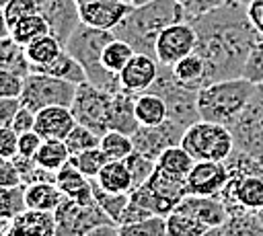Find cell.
I'll use <instances>...</instances> for the list:
<instances>
[{
    "label": "cell",
    "mask_w": 263,
    "mask_h": 236,
    "mask_svg": "<svg viewBox=\"0 0 263 236\" xmlns=\"http://www.w3.org/2000/svg\"><path fill=\"white\" fill-rule=\"evenodd\" d=\"M111 105L113 94L90 84L88 80L80 82L76 88V96L70 105L76 121L80 125H86L95 133L103 135L109 131V117H111Z\"/></svg>",
    "instance_id": "10"
},
{
    "label": "cell",
    "mask_w": 263,
    "mask_h": 236,
    "mask_svg": "<svg viewBox=\"0 0 263 236\" xmlns=\"http://www.w3.org/2000/svg\"><path fill=\"white\" fill-rule=\"evenodd\" d=\"M181 146L195 160H226L234 150V140L226 125L197 119L185 129Z\"/></svg>",
    "instance_id": "5"
},
{
    "label": "cell",
    "mask_w": 263,
    "mask_h": 236,
    "mask_svg": "<svg viewBox=\"0 0 263 236\" xmlns=\"http://www.w3.org/2000/svg\"><path fill=\"white\" fill-rule=\"evenodd\" d=\"M27 185H14V187H2L0 189V215L2 220H12L18 213H23L25 209H29L27 205Z\"/></svg>",
    "instance_id": "35"
},
{
    "label": "cell",
    "mask_w": 263,
    "mask_h": 236,
    "mask_svg": "<svg viewBox=\"0 0 263 236\" xmlns=\"http://www.w3.org/2000/svg\"><path fill=\"white\" fill-rule=\"evenodd\" d=\"M185 129L187 127H183L181 123H177L173 119H166L160 125H140L132 135L134 148L138 152H142L144 156H148L152 160H158V156L166 148L181 144V137H183Z\"/></svg>",
    "instance_id": "13"
},
{
    "label": "cell",
    "mask_w": 263,
    "mask_h": 236,
    "mask_svg": "<svg viewBox=\"0 0 263 236\" xmlns=\"http://www.w3.org/2000/svg\"><path fill=\"white\" fill-rule=\"evenodd\" d=\"M226 127L232 133L236 150L263 162V82L255 84L249 103Z\"/></svg>",
    "instance_id": "6"
},
{
    "label": "cell",
    "mask_w": 263,
    "mask_h": 236,
    "mask_svg": "<svg viewBox=\"0 0 263 236\" xmlns=\"http://www.w3.org/2000/svg\"><path fill=\"white\" fill-rule=\"evenodd\" d=\"M195 162H197V160H195L181 144L166 148V150L158 156V160H156V164H158L160 168L171 170V172H177V174H185V176L189 174V170L193 168Z\"/></svg>",
    "instance_id": "36"
},
{
    "label": "cell",
    "mask_w": 263,
    "mask_h": 236,
    "mask_svg": "<svg viewBox=\"0 0 263 236\" xmlns=\"http://www.w3.org/2000/svg\"><path fill=\"white\" fill-rule=\"evenodd\" d=\"M230 215L259 213L263 207V176L230 174L226 187L218 195Z\"/></svg>",
    "instance_id": "11"
},
{
    "label": "cell",
    "mask_w": 263,
    "mask_h": 236,
    "mask_svg": "<svg viewBox=\"0 0 263 236\" xmlns=\"http://www.w3.org/2000/svg\"><path fill=\"white\" fill-rule=\"evenodd\" d=\"M58 187L70 199H76V201H82V203L97 201L95 193H92V179L82 174L78 170V166L72 164L70 160L58 170Z\"/></svg>",
    "instance_id": "21"
},
{
    "label": "cell",
    "mask_w": 263,
    "mask_h": 236,
    "mask_svg": "<svg viewBox=\"0 0 263 236\" xmlns=\"http://www.w3.org/2000/svg\"><path fill=\"white\" fill-rule=\"evenodd\" d=\"M53 215H55V236H86L90 230L103 224H115L97 201L82 203L70 197H66L58 205Z\"/></svg>",
    "instance_id": "9"
},
{
    "label": "cell",
    "mask_w": 263,
    "mask_h": 236,
    "mask_svg": "<svg viewBox=\"0 0 263 236\" xmlns=\"http://www.w3.org/2000/svg\"><path fill=\"white\" fill-rule=\"evenodd\" d=\"M150 215H154V213L129 197V203L125 205V209H123V213H121V218H119V226H123V224H132V222H140V220L150 218Z\"/></svg>",
    "instance_id": "53"
},
{
    "label": "cell",
    "mask_w": 263,
    "mask_h": 236,
    "mask_svg": "<svg viewBox=\"0 0 263 236\" xmlns=\"http://www.w3.org/2000/svg\"><path fill=\"white\" fill-rule=\"evenodd\" d=\"M25 195L29 209H41V211H55L58 205L66 199L58 183H31L27 185Z\"/></svg>",
    "instance_id": "27"
},
{
    "label": "cell",
    "mask_w": 263,
    "mask_h": 236,
    "mask_svg": "<svg viewBox=\"0 0 263 236\" xmlns=\"http://www.w3.org/2000/svg\"><path fill=\"white\" fill-rule=\"evenodd\" d=\"M21 107H23L21 99H16V96H0V123H2V127H10L12 125V121H14V117H16Z\"/></svg>",
    "instance_id": "50"
},
{
    "label": "cell",
    "mask_w": 263,
    "mask_h": 236,
    "mask_svg": "<svg viewBox=\"0 0 263 236\" xmlns=\"http://www.w3.org/2000/svg\"><path fill=\"white\" fill-rule=\"evenodd\" d=\"M228 0H185L183 8H185V21H191L199 14H205L222 4H226Z\"/></svg>",
    "instance_id": "48"
},
{
    "label": "cell",
    "mask_w": 263,
    "mask_h": 236,
    "mask_svg": "<svg viewBox=\"0 0 263 236\" xmlns=\"http://www.w3.org/2000/svg\"><path fill=\"white\" fill-rule=\"evenodd\" d=\"M39 12L49 23L51 35L62 43L68 41L72 31L80 25V12L76 0H37Z\"/></svg>",
    "instance_id": "16"
},
{
    "label": "cell",
    "mask_w": 263,
    "mask_h": 236,
    "mask_svg": "<svg viewBox=\"0 0 263 236\" xmlns=\"http://www.w3.org/2000/svg\"><path fill=\"white\" fill-rule=\"evenodd\" d=\"M247 12H249V18L255 25V29L263 35V0H251L247 4Z\"/></svg>",
    "instance_id": "55"
},
{
    "label": "cell",
    "mask_w": 263,
    "mask_h": 236,
    "mask_svg": "<svg viewBox=\"0 0 263 236\" xmlns=\"http://www.w3.org/2000/svg\"><path fill=\"white\" fill-rule=\"evenodd\" d=\"M140 127L136 111H134V94L119 90L113 94V105H111V117H109V129L123 131L134 135V131Z\"/></svg>",
    "instance_id": "24"
},
{
    "label": "cell",
    "mask_w": 263,
    "mask_h": 236,
    "mask_svg": "<svg viewBox=\"0 0 263 236\" xmlns=\"http://www.w3.org/2000/svg\"><path fill=\"white\" fill-rule=\"evenodd\" d=\"M95 181L99 183L101 189H105L109 193H129L134 187L132 172H129L125 160H109L101 168V172L95 176Z\"/></svg>",
    "instance_id": "26"
},
{
    "label": "cell",
    "mask_w": 263,
    "mask_h": 236,
    "mask_svg": "<svg viewBox=\"0 0 263 236\" xmlns=\"http://www.w3.org/2000/svg\"><path fill=\"white\" fill-rule=\"evenodd\" d=\"M10 127H12L18 135H21V133H25V131L35 129V113H33L31 109H27V107H21Z\"/></svg>",
    "instance_id": "54"
},
{
    "label": "cell",
    "mask_w": 263,
    "mask_h": 236,
    "mask_svg": "<svg viewBox=\"0 0 263 236\" xmlns=\"http://www.w3.org/2000/svg\"><path fill=\"white\" fill-rule=\"evenodd\" d=\"M76 82L70 80H62L49 74H39V72H31L25 78V88L21 94V103L23 107L31 109L33 113L51 107V105H64L70 107L74 96H76Z\"/></svg>",
    "instance_id": "8"
},
{
    "label": "cell",
    "mask_w": 263,
    "mask_h": 236,
    "mask_svg": "<svg viewBox=\"0 0 263 236\" xmlns=\"http://www.w3.org/2000/svg\"><path fill=\"white\" fill-rule=\"evenodd\" d=\"M222 236H263V224L257 213H236L224 224Z\"/></svg>",
    "instance_id": "38"
},
{
    "label": "cell",
    "mask_w": 263,
    "mask_h": 236,
    "mask_svg": "<svg viewBox=\"0 0 263 236\" xmlns=\"http://www.w3.org/2000/svg\"><path fill=\"white\" fill-rule=\"evenodd\" d=\"M86 236H121V232H119L117 224H103V226L90 230Z\"/></svg>",
    "instance_id": "56"
},
{
    "label": "cell",
    "mask_w": 263,
    "mask_h": 236,
    "mask_svg": "<svg viewBox=\"0 0 263 236\" xmlns=\"http://www.w3.org/2000/svg\"><path fill=\"white\" fill-rule=\"evenodd\" d=\"M21 183H23V179H21V172L14 166L12 158H2L0 160V187H14Z\"/></svg>",
    "instance_id": "52"
},
{
    "label": "cell",
    "mask_w": 263,
    "mask_h": 236,
    "mask_svg": "<svg viewBox=\"0 0 263 236\" xmlns=\"http://www.w3.org/2000/svg\"><path fill=\"white\" fill-rule=\"evenodd\" d=\"M177 2H181V4H183V2H185V0H177Z\"/></svg>",
    "instance_id": "62"
},
{
    "label": "cell",
    "mask_w": 263,
    "mask_h": 236,
    "mask_svg": "<svg viewBox=\"0 0 263 236\" xmlns=\"http://www.w3.org/2000/svg\"><path fill=\"white\" fill-rule=\"evenodd\" d=\"M8 33H10L12 39L18 41L21 45H29L31 41H35V39H39V37L51 33V29H49V23L45 21V16H43L41 12H35V14H31V16L21 18L14 27H10Z\"/></svg>",
    "instance_id": "30"
},
{
    "label": "cell",
    "mask_w": 263,
    "mask_h": 236,
    "mask_svg": "<svg viewBox=\"0 0 263 236\" xmlns=\"http://www.w3.org/2000/svg\"><path fill=\"white\" fill-rule=\"evenodd\" d=\"M197 47V33L189 21L168 25L156 41V60L164 66H175Z\"/></svg>",
    "instance_id": "12"
},
{
    "label": "cell",
    "mask_w": 263,
    "mask_h": 236,
    "mask_svg": "<svg viewBox=\"0 0 263 236\" xmlns=\"http://www.w3.org/2000/svg\"><path fill=\"white\" fill-rule=\"evenodd\" d=\"M189 23L197 33L195 51L205 62V84L240 78L245 62L261 35L251 23L247 6L228 0Z\"/></svg>",
    "instance_id": "1"
},
{
    "label": "cell",
    "mask_w": 263,
    "mask_h": 236,
    "mask_svg": "<svg viewBox=\"0 0 263 236\" xmlns=\"http://www.w3.org/2000/svg\"><path fill=\"white\" fill-rule=\"evenodd\" d=\"M222 228L224 226H216V228H210L205 234H201V236H222Z\"/></svg>",
    "instance_id": "57"
},
{
    "label": "cell",
    "mask_w": 263,
    "mask_h": 236,
    "mask_svg": "<svg viewBox=\"0 0 263 236\" xmlns=\"http://www.w3.org/2000/svg\"><path fill=\"white\" fill-rule=\"evenodd\" d=\"M18 152V133L12 127L0 129V154L2 158H12Z\"/></svg>",
    "instance_id": "51"
},
{
    "label": "cell",
    "mask_w": 263,
    "mask_h": 236,
    "mask_svg": "<svg viewBox=\"0 0 263 236\" xmlns=\"http://www.w3.org/2000/svg\"><path fill=\"white\" fill-rule=\"evenodd\" d=\"M136 55L134 47L129 43H125L123 39H117L113 37L107 45H105V51H103V66L113 72V74H119L127 64L129 60Z\"/></svg>",
    "instance_id": "34"
},
{
    "label": "cell",
    "mask_w": 263,
    "mask_h": 236,
    "mask_svg": "<svg viewBox=\"0 0 263 236\" xmlns=\"http://www.w3.org/2000/svg\"><path fill=\"white\" fill-rule=\"evenodd\" d=\"M257 215H259V220H261V224H263V207H261V211H259Z\"/></svg>",
    "instance_id": "59"
},
{
    "label": "cell",
    "mask_w": 263,
    "mask_h": 236,
    "mask_svg": "<svg viewBox=\"0 0 263 236\" xmlns=\"http://www.w3.org/2000/svg\"><path fill=\"white\" fill-rule=\"evenodd\" d=\"M177 211H185L195 215L197 220H201L205 226L216 228V226H224L230 218L226 205L222 203V199L218 195H185L177 207Z\"/></svg>",
    "instance_id": "18"
},
{
    "label": "cell",
    "mask_w": 263,
    "mask_h": 236,
    "mask_svg": "<svg viewBox=\"0 0 263 236\" xmlns=\"http://www.w3.org/2000/svg\"><path fill=\"white\" fill-rule=\"evenodd\" d=\"M39 12L37 0H6L2 4V21H4V29L6 33L10 31V27H14L21 18L31 16Z\"/></svg>",
    "instance_id": "45"
},
{
    "label": "cell",
    "mask_w": 263,
    "mask_h": 236,
    "mask_svg": "<svg viewBox=\"0 0 263 236\" xmlns=\"http://www.w3.org/2000/svg\"><path fill=\"white\" fill-rule=\"evenodd\" d=\"M121 2H127V4H132V0H121Z\"/></svg>",
    "instance_id": "61"
},
{
    "label": "cell",
    "mask_w": 263,
    "mask_h": 236,
    "mask_svg": "<svg viewBox=\"0 0 263 236\" xmlns=\"http://www.w3.org/2000/svg\"><path fill=\"white\" fill-rule=\"evenodd\" d=\"M123 160H125V164H127V168H129V172H132V181H134L132 191L138 189V187H142V185L150 179V174L154 172V168H156V160L144 156V154L138 152V150H134V152H132L127 158H123ZM132 191H129V193H132Z\"/></svg>",
    "instance_id": "44"
},
{
    "label": "cell",
    "mask_w": 263,
    "mask_h": 236,
    "mask_svg": "<svg viewBox=\"0 0 263 236\" xmlns=\"http://www.w3.org/2000/svg\"><path fill=\"white\" fill-rule=\"evenodd\" d=\"M129 197H132L134 201H138L140 205H144L146 209H150L154 215H164V218H166V215L177 207V201H173V199H166V197H160V195L152 193L146 185H142V187L134 189V191L129 193Z\"/></svg>",
    "instance_id": "40"
},
{
    "label": "cell",
    "mask_w": 263,
    "mask_h": 236,
    "mask_svg": "<svg viewBox=\"0 0 263 236\" xmlns=\"http://www.w3.org/2000/svg\"><path fill=\"white\" fill-rule=\"evenodd\" d=\"M152 193L160 195V197H166V199H173V201H181L185 195H189L187 191V176L185 174H177V172H171V170H164L156 164L154 172L150 174V179L144 183Z\"/></svg>",
    "instance_id": "22"
},
{
    "label": "cell",
    "mask_w": 263,
    "mask_h": 236,
    "mask_svg": "<svg viewBox=\"0 0 263 236\" xmlns=\"http://www.w3.org/2000/svg\"><path fill=\"white\" fill-rule=\"evenodd\" d=\"M134 111L140 125H160L168 119L166 101L152 90L134 94Z\"/></svg>",
    "instance_id": "23"
},
{
    "label": "cell",
    "mask_w": 263,
    "mask_h": 236,
    "mask_svg": "<svg viewBox=\"0 0 263 236\" xmlns=\"http://www.w3.org/2000/svg\"><path fill=\"white\" fill-rule=\"evenodd\" d=\"M236 2H240V4H245V6H247V4L251 2V0H236Z\"/></svg>",
    "instance_id": "60"
},
{
    "label": "cell",
    "mask_w": 263,
    "mask_h": 236,
    "mask_svg": "<svg viewBox=\"0 0 263 236\" xmlns=\"http://www.w3.org/2000/svg\"><path fill=\"white\" fill-rule=\"evenodd\" d=\"M76 123L72 109L64 105H51L35 113V131L43 140H66Z\"/></svg>",
    "instance_id": "19"
},
{
    "label": "cell",
    "mask_w": 263,
    "mask_h": 236,
    "mask_svg": "<svg viewBox=\"0 0 263 236\" xmlns=\"http://www.w3.org/2000/svg\"><path fill=\"white\" fill-rule=\"evenodd\" d=\"M92 193H95L97 203H99V205L107 211V215L119 226V218H121L125 205L129 203V193H109V191L101 189L95 179H92Z\"/></svg>",
    "instance_id": "39"
},
{
    "label": "cell",
    "mask_w": 263,
    "mask_h": 236,
    "mask_svg": "<svg viewBox=\"0 0 263 236\" xmlns=\"http://www.w3.org/2000/svg\"><path fill=\"white\" fill-rule=\"evenodd\" d=\"M173 74L187 88L199 90L201 86H205V62L197 51H193L187 57H183L181 62H177L173 66Z\"/></svg>",
    "instance_id": "29"
},
{
    "label": "cell",
    "mask_w": 263,
    "mask_h": 236,
    "mask_svg": "<svg viewBox=\"0 0 263 236\" xmlns=\"http://www.w3.org/2000/svg\"><path fill=\"white\" fill-rule=\"evenodd\" d=\"M0 51H2V60H0V68L2 70H10L14 74L21 76H29L31 70V60L27 55L25 45H21L18 41L12 39V35H2V43H0Z\"/></svg>",
    "instance_id": "28"
},
{
    "label": "cell",
    "mask_w": 263,
    "mask_h": 236,
    "mask_svg": "<svg viewBox=\"0 0 263 236\" xmlns=\"http://www.w3.org/2000/svg\"><path fill=\"white\" fill-rule=\"evenodd\" d=\"M121 236H166V218L164 215H150L140 222L119 226Z\"/></svg>",
    "instance_id": "41"
},
{
    "label": "cell",
    "mask_w": 263,
    "mask_h": 236,
    "mask_svg": "<svg viewBox=\"0 0 263 236\" xmlns=\"http://www.w3.org/2000/svg\"><path fill=\"white\" fill-rule=\"evenodd\" d=\"M76 2L80 12V23L105 31H113L132 10V4L121 0H76Z\"/></svg>",
    "instance_id": "15"
},
{
    "label": "cell",
    "mask_w": 263,
    "mask_h": 236,
    "mask_svg": "<svg viewBox=\"0 0 263 236\" xmlns=\"http://www.w3.org/2000/svg\"><path fill=\"white\" fill-rule=\"evenodd\" d=\"M179 21H185V8L181 2L152 0L142 6H132L123 21L113 29V35L129 43L136 53L156 57V41L160 33Z\"/></svg>",
    "instance_id": "2"
},
{
    "label": "cell",
    "mask_w": 263,
    "mask_h": 236,
    "mask_svg": "<svg viewBox=\"0 0 263 236\" xmlns=\"http://www.w3.org/2000/svg\"><path fill=\"white\" fill-rule=\"evenodd\" d=\"M152 0H132V6H142V4H148Z\"/></svg>",
    "instance_id": "58"
},
{
    "label": "cell",
    "mask_w": 263,
    "mask_h": 236,
    "mask_svg": "<svg viewBox=\"0 0 263 236\" xmlns=\"http://www.w3.org/2000/svg\"><path fill=\"white\" fill-rule=\"evenodd\" d=\"M101 150L107 154L109 160H123L136 148H134V140H132L129 133L109 129L107 133L101 135Z\"/></svg>",
    "instance_id": "37"
},
{
    "label": "cell",
    "mask_w": 263,
    "mask_h": 236,
    "mask_svg": "<svg viewBox=\"0 0 263 236\" xmlns=\"http://www.w3.org/2000/svg\"><path fill=\"white\" fill-rule=\"evenodd\" d=\"M35 160L39 166L58 172L70 160V150L64 140H43V144L35 154Z\"/></svg>",
    "instance_id": "31"
},
{
    "label": "cell",
    "mask_w": 263,
    "mask_h": 236,
    "mask_svg": "<svg viewBox=\"0 0 263 236\" xmlns=\"http://www.w3.org/2000/svg\"><path fill=\"white\" fill-rule=\"evenodd\" d=\"M2 236H55L53 211L25 209L2 230Z\"/></svg>",
    "instance_id": "20"
},
{
    "label": "cell",
    "mask_w": 263,
    "mask_h": 236,
    "mask_svg": "<svg viewBox=\"0 0 263 236\" xmlns=\"http://www.w3.org/2000/svg\"><path fill=\"white\" fill-rule=\"evenodd\" d=\"M113 31H105V29H95L88 27L84 23H80L72 35L68 37V41L64 43V47L80 62V66L86 72V80L111 94L121 90V80L119 74L109 72L103 66V51L105 45L113 39Z\"/></svg>",
    "instance_id": "3"
},
{
    "label": "cell",
    "mask_w": 263,
    "mask_h": 236,
    "mask_svg": "<svg viewBox=\"0 0 263 236\" xmlns=\"http://www.w3.org/2000/svg\"><path fill=\"white\" fill-rule=\"evenodd\" d=\"M210 230L201 220H197L191 213L173 209L166 215V236H201Z\"/></svg>",
    "instance_id": "32"
},
{
    "label": "cell",
    "mask_w": 263,
    "mask_h": 236,
    "mask_svg": "<svg viewBox=\"0 0 263 236\" xmlns=\"http://www.w3.org/2000/svg\"><path fill=\"white\" fill-rule=\"evenodd\" d=\"M242 78H247L255 84L263 82V35H259V39L255 41V45H253V49L245 62Z\"/></svg>",
    "instance_id": "46"
},
{
    "label": "cell",
    "mask_w": 263,
    "mask_h": 236,
    "mask_svg": "<svg viewBox=\"0 0 263 236\" xmlns=\"http://www.w3.org/2000/svg\"><path fill=\"white\" fill-rule=\"evenodd\" d=\"M148 90L160 94V96L166 101L168 119L181 123L183 127H189L191 123H195V121L199 119V111H197V90L183 86V84L175 78L173 66L160 64L158 76H156L154 84H152Z\"/></svg>",
    "instance_id": "7"
},
{
    "label": "cell",
    "mask_w": 263,
    "mask_h": 236,
    "mask_svg": "<svg viewBox=\"0 0 263 236\" xmlns=\"http://www.w3.org/2000/svg\"><path fill=\"white\" fill-rule=\"evenodd\" d=\"M230 179L224 160H197L187 174V191L191 195H220Z\"/></svg>",
    "instance_id": "14"
},
{
    "label": "cell",
    "mask_w": 263,
    "mask_h": 236,
    "mask_svg": "<svg viewBox=\"0 0 263 236\" xmlns=\"http://www.w3.org/2000/svg\"><path fill=\"white\" fill-rule=\"evenodd\" d=\"M23 88H25V76L14 74L10 70H0V96L21 99Z\"/></svg>",
    "instance_id": "47"
},
{
    "label": "cell",
    "mask_w": 263,
    "mask_h": 236,
    "mask_svg": "<svg viewBox=\"0 0 263 236\" xmlns=\"http://www.w3.org/2000/svg\"><path fill=\"white\" fill-rule=\"evenodd\" d=\"M41 144H43V137L35 129L25 131V133L18 135V152L16 154L27 156V158H35V154H37V150H39Z\"/></svg>",
    "instance_id": "49"
},
{
    "label": "cell",
    "mask_w": 263,
    "mask_h": 236,
    "mask_svg": "<svg viewBox=\"0 0 263 236\" xmlns=\"http://www.w3.org/2000/svg\"><path fill=\"white\" fill-rule=\"evenodd\" d=\"M158 60L148 55V53H136L129 64L119 72V80H121V90L129 92V94H140L146 92L156 76H158Z\"/></svg>",
    "instance_id": "17"
},
{
    "label": "cell",
    "mask_w": 263,
    "mask_h": 236,
    "mask_svg": "<svg viewBox=\"0 0 263 236\" xmlns=\"http://www.w3.org/2000/svg\"><path fill=\"white\" fill-rule=\"evenodd\" d=\"M68 150H70V156H76L84 150H90V148H97L101 146V135L95 133L92 129H88L86 125H80L76 123V127L68 133V137L64 140Z\"/></svg>",
    "instance_id": "43"
},
{
    "label": "cell",
    "mask_w": 263,
    "mask_h": 236,
    "mask_svg": "<svg viewBox=\"0 0 263 236\" xmlns=\"http://www.w3.org/2000/svg\"><path fill=\"white\" fill-rule=\"evenodd\" d=\"M33 72H39V74H49V76H55V78H62V80H70V82H84L86 80V72L84 68L80 66V62L64 47L60 51L58 57H53L49 64H43V66H33Z\"/></svg>",
    "instance_id": "25"
},
{
    "label": "cell",
    "mask_w": 263,
    "mask_h": 236,
    "mask_svg": "<svg viewBox=\"0 0 263 236\" xmlns=\"http://www.w3.org/2000/svg\"><path fill=\"white\" fill-rule=\"evenodd\" d=\"M255 90V82L247 78H228L205 84L197 90L199 119L228 125L249 103Z\"/></svg>",
    "instance_id": "4"
},
{
    "label": "cell",
    "mask_w": 263,
    "mask_h": 236,
    "mask_svg": "<svg viewBox=\"0 0 263 236\" xmlns=\"http://www.w3.org/2000/svg\"><path fill=\"white\" fill-rule=\"evenodd\" d=\"M70 162L76 164L82 174H86L88 179H95V176L101 172V168L109 162V158H107V154L101 150V146H97V148L84 150V152H80V154H76V156H70Z\"/></svg>",
    "instance_id": "42"
},
{
    "label": "cell",
    "mask_w": 263,
    "mask_h": 236,
    "mask_svg": "<svg viewBox=\"0 0 263 236\" xmlns=\"http://www.w3.org/2000/svg\"><path fill=\"white\" fill-rule=\"evenodd\" d=\"M25 49H27V55L31 60V70H33V66H43V64H49L53 57H58L60 51L64 49V43L51 33H47L31 41L29 45H25Z\"/></svg>",
    "instance_id": "33"
}]
</instances>
